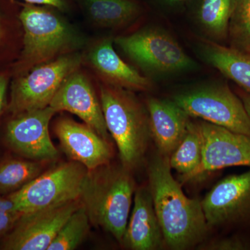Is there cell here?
Here are the masks:
<instances>
[{
    "label": "cell",
    "mask_w": 250,
    "mask_h": 250,
    "mask_svg": "<svg viewBox=\"0 0 250 250\" xmlns=\"http://www.w3.org/2000/svg\"><path fill=\"white\" fill-rule=\"evenodd\" d=\"M171 170L169 158L158 153L148 166V188L166 246L188 250L205 239L208 226L201 201L184 194Z\"/></svg>",
    "instance_id": "obj_1"
},
{
    "label": "cell",
    "mask_w": 250,
    "mask_h": 250,
    "mask_svg": "<svg viewBox=\"0 0 250 250\" xmlns=\"http://www.w3.org/2000/svg\"><path fill=\"white\" fill-rule=\"evenodd\" d=\"M135 190L131 171L122 164L109 163L88 170L80 200L91 225L103 229L122 244Z\"/></svg>",
    "instance_id": "obj_2"
},
{
    "label": "cell",
    "mask_w": 250,
    "mask_h": 250,
    "mask_svg": "<svg viewBox=\"0 0 250 250\" xmlns=\"http://www.w3.org/2000/svg\"><path fill=\"white\" fill-rule=\"evenodd\" d=\"M100 103L121 164L132 171L141 165L152 139L147 108L131 90L106 83L100 86Z\"/></svg>",
    "instance_id": "obj_3"
},
{
    "label": "cell",
    "mask_w": 250,
    "mask_h": 250,
    "mask_svg": "<svg viewBox=\"0 0 250 250\" xmlns=\"http://www.w3.org/2000/svg\"><path fill=\"white\" fill-rule=\"evenodd\" d=\"M172 100L190 117L250 138V118L243 102L225 83L195 87Z\"/></svg>",
    "instance_id": "obj_4"
},
{
    "label": "cell",
    "mask_w": 250,
    "mask_h": 250,
    "mask_svg": "<svg viewBox=\"0 0 250 250\" xmlns=\"http://www.w3.org/2000/svg\"><path fill=\"white\" fill-rule=\"evenodd\" d=\"M20 20L24 27L23 59L34 67L77 45L76 34L57 15L49 9L27 3Z\"/></svg>",
    "instance_id": "obj_5"
},
{
    "label": "cell",
    "mask_w": 250,
    "mask_h": 250,
    "mask_svg": "<svg viewBox=\"0 0 250 250\" xmlns=\"http://www.w3.org/2000/svg\"><path fill=\"white\" fill-rule=\"evenodd\" d=\"M115 41L133 62L155 75L189 71L196 65L178 42L159 28H146Z\"/></svg>",
    "instance_id": "obj_6"
},
{
    "label": "cell",
    "mask_w": 250,
    "mask_h": 250,
    "mask_svg": "<svg viewBox=\"0 0 250 250\" xmlns=\"http://www.w3.org/2000/svg\"><path fill=\"white\" fill-rule=\"evenodd\" d=\"M88 170L76 161L62 162L11 195L22 213L77 200Z\"/></svg>",
    "instance_id": "obj_7"
},
{
    "label": "cell",
    "mask_w": 250,
    "mask_h": 250,
    "mask_svg": "<svg viewBox=\"0 0 250 250\" xmlns=\"http://www.w3.org/2000/svg\"><path fill=\"white\" fill-rule=\"evenodd\" d=\"M79 54H67L47 63L33 67L30 72L14 83L11 111L16 114L47 107L61 85L80 66Z\"/></svg>",
    "instance_id": "obj_8"
},
{
    "label": "cell",
    "mask_w": 250,
    "mask_h": 250,
    "mask_svg": "<svg viewBox=\"0 0 250 250\" xmlns=\"http://www.w3.org/2000/svg\"><path fill=\"white\" fill-rule=\"evenodd\" d=\"M82 206L80 198L22 213L0 250H47L62 225Z\"/></svg>",
    "instance_id": "obj_9"
},
{
    "label": "cell",
    "mask_w": 250,
    "mask_h": 250,
    "mask_svg": "<svg viewBox=\"0 0 250 250\" xmlns=\"http://www.w3.org/2000/svg\"><path fill=\"white\" fill-rule=\"evenodd\" d=\"M56 113L49 106L18 114L6 126L5 139L8 146L25 159L55 161L59 152L51 139L49 125Z\"/></svg>",
    "instance_id": "obj_10"
},
{
    "label": "cell",
    "mask_w": 250,
    "mask_h": 250,
    "mask_svg": "<svg viewBox=\"0 0 250 250\" xmlns=\"http://www.w3.org/2000/svg\"><path fill=\"white\" fill-rule=\"evenodd\" d=\"M197 125L202 141L201 164L184 182L225 167H250V138L203 121Z\"/></svg>",
    "instance_id": "obj_11"
},
{
    "label": "cell",
    "mask_w": 250,
    "mask_h": 250,
    "mask_svg": "<svg viewBox=\"0 0 250 250\" xmlns=\"http://www.w3.org/2000/svg\"><path fill=\"white\" fill-rule=\"evenodd\" d=\"M208 227L250 220V170L228 176L215 184L201 201Z\"/></svg>",
    "instance_id": "obj_12"
},
{
    "label": "cell",
    "mask_w": 250,
    "mask_h": 250,
    "mask_svg": "<svg viewBox=\"0 0 250 250\" xmlns=\"http://www.w3.org/2000/svg\"><path fill=\"white\" fill-rule=\"evenodd\" d=\"M54 132L67 157L88 170L111 162L113 152L110 143L88 125L61 118L56 122Z\"/></svg>",
    "instance_id": "obj_13"
},
{
    "label": "cell",
    "mask_w": 250,
    "mask_h": 250,
    "mask_svg": "<svg viewBox=\"0 0 250 250\" xmlns=\"http://www.w3.org/2000/svg\"><path fill=\"white\" fill-rule=\"evenodd\" d=\"M49 106L57 112L65 111L76 115L101 137L110 142L101 103L84 75L75 71L67 77L54 95Z\"/></svg>",
    "instance_id": "obj_14"
},
{
    "label": "cell",
    "mask_w": 250,
    "mask_h": 250,
    "mask_svg": "<svg viewBox=\"0 0 250 250\" xmlns=\"http://www.w3.org/2000/svg\"><path fill=\"white\" fill-rule=\"evenodd\" d=\"M164 243L149 188L140 187L135 190L134 207L121 245L131 250H156Z\"/></svg>",
    "instance_id": "obj_15"
},
{
    "label": "cell",
    "mask_w": 250,
    "mask_h": 250,
    "mask_svg": "<svg viewBox=\"0 0 250 250\" xmlns=\"http://www.w3.org/2000/svg\"><path fill=\"white\" fill-rule=\"evenodd\" d=\"M152 139L161 155L169 158L183 139L190 116L173 100L151 98L146 103Z\"/></svg>",
    "instance_id": "obj_16"
},
{
    "label": "cell",
    "mask_w": 250,
    "mask_h": 250,
    "mask_svg": "<svg viewBox=\"0 0 250 250\" xmlns=\"http://www.w3.org/2000/svg\"><path fill=\"white\" fill-rule=\"evenodd\" d=\"M88 59L105 83L129 90L147 91L152 83L126 63L113 48V41L105 39L90 51Z\"/></svg>",
    "instance_id": "obj_17"
},
{
    "label": "cell",
    "mask_w": 250,
    "mask_h": 250,
    "mask_svg": "<svg viewBox=\"0 0 250 250\" xmlns=\"http://www.w3.org/2000/svg\"><path fill=\"white\" fill-rule=\"evenodd\" d=\"M198 51L207 63L250 94V50L226 47L215 41L200 39Z\"/></svg>",
    "instance_id": "obj_18"
},
{
    "label": "cell",
    "mask_w": 250,
    "mask_h": 250,
    "mask_svg": "<svg viewBox=\"0 0 250 250\" xmlns=\"http://www.w3.org/2000/svg\"><path fill=\"white\" fill-rule=\"evenodd\" d=\"M90 17L104 27H118L134 21L141 13L134 0H82Z\"/></svg>",
    "instance_id": "obj_19"
},
{
    "label": "cell",
    "mask_w": 250,
    "mask_h": 250,
    "mask_svg": "<svg viewBox=\"0 0 250 250\" xmlns=\"http://www.w3.org/2000/svg\"><path fill=\"white\" fill-rule=\"evenodd\" d=\"M47 161L8 159L0 162V195L18 191L46 170Z\"/></svg>",
    "instance_id": "obj_20"
},
{
    "label": "cell",
    "mask_w": 250,
    "mask_h": 250,
    "mask_svg": "<svg viewBox=\"0 0 250 250\" xmlns=\"http://www.w3.org/2000/svg\"><path fill=\"white\" fill-rule=\"evenodd\" d=\"M202 156L201 133L197 123L190 121L183 139L169 157V164L184 180L196 170L201 164Z\"/></svg>",
    "instance_id": "obj_21"
},
{
    "label": "cell",
    "mask_w": 250,
    "mask_h": 250,
    "mask_svg": "<svg viewBox=\"0 0 250 250\" xmlns=\"http://www.w3.org/2000/svg\"><path fill=\"white\" fill-rule=\"evenodd\" d=\"M232 0H202L197 20L205 34L215 42L228 39Z\"/></svg>",
    "instance_id": "obj_22"
},
{
    "label": "cell",
    "mask_w": 250,
    "mask_h": 250,
    "mask_svg": "<svg viewBox=\"0 0 250 250\" xmlns=\"http://www.w3.org/2000/svg\"><path fill=\"white\" fill-rule=\"evenodd\" d=\"M90 224L88 215L82 205L62 225L47 250L77 249L88 236Z\"/></svg>",
    "instance_id": "obj_23"
},
{
    "label": "cell",
    "mask_w": 250,
    "mask_h": 250,
    "mask_svg": "<svg viewBox=\"0 0 250 250\" xmlns=\"http://www.w3.org/2000/svg\"><path fill=\"white\" fill-rule=\"evenodd\" d=\"M228 39L231 47L250 50V0H232Z\"/></svg>",
    "instance_id": "obj_24"
},
{
    "label": "cell",
    "mask_w": 250,
    "mask_h": 250,
    "mask_svg": "<svg viewBox=\"0 0 250 250\" xmlns=\"http://www.w3.org/2000/svg\"><path fill=\"white\" fill-rule=\"evenodd\" d=\"M207 250H244L250 249L248 242L239 237L233 236L213 241L207 246Z\"/></svg>",
    "instance_id": "obj_25"
},
{
    "label": "cell",
    "mask_w": 250,
    "mask_h": 250,
    "mask_svg": "<svg viewBox=\"0 0 250 250\" xmlns=\"http://www.w3.org/2000/svg\"><path fill=\"white\" fill-rule=\"evenodd\" d=\"M22 214V213L9 214V213H0V242L12 229L18 219Z\"/></svg>",
    "instance_id": "obj_26"
},
{
    "label": "cell",
    "mask_w": 250,
    "mask_h": 250,
    "mask_svg": "<svg viewBox=\"0 0 250 250\" xmlns=\"http://www.w3.org/2000/svg\"><path fill=\"white\" fill-rule=\"evenodd\" d=\"M0 213L9 214L22 213L20 210L17 202L14 200L11 194L0 195Z\"/></svg>",
    "instance_id": "obj_27"
},
{
    "label": "cell",
    "mask_w": 250,
    "mask_h": 250,
    "mask_svg": "<svg viewBox=\"0 0 250 250\" xmlns=\"http://www.w3.org/2000/svg\"><path fill=\"white\" fill-rule=\"evenodd\" d=\"M30 4L46 5L59 10H65L67 7L66 0H24Z\"/></svg>",
    "instance_id": "obj_28"
},
{
    "label": "cell",
    "mask_w": 250,
    "mask_h": 250,
    "mask_svg": "<svg viewBox=\"0 0 250 250\" xmlns=\"http://www.w3.org/2000/svg\"><path fill=\"white\" fill-rule=\"evenodd\" d=\"M6 87H7V81L4 77L0 76V113L4 104Z\"/></svg>",
    "instance_id": "obj_29"
},
{
    "label": "cell",
    "mask_w": 250,
    "mask_h": 250,
    "mask_svg": "<svg viewBox=\"0 0 250 250\" xmlns=\"http://www.w3.org/2000/svg\"><path fill=\"white\" fill-rule=\"evenodd\" d=\"M238 95L243 102L247 113H248V116L250 118V94L241 90L238 92Z\"/></svg>",
    "instance_id": "obj_30"
},
{
    "label": "cell",
    "mask_w": 250,
    "mask_h": 250,
    "mask_svg": "<svg viewBox=\"0 0 250 250\" xmlns=\"http://www.w3.org/2000/svg\"><path fill=\"white\" fill-rule=\"evenodd\" d=\"M161 1L167 6H175L184 4L188 0H161Z\"/></svg>",
    "instance_id": "obj_31"
}]
</instances>
